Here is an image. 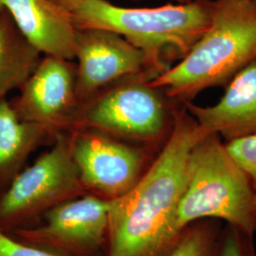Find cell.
<instances>
[{"label": "cell", "mask_w": 256, "mask_h": 256, "mask_svg": "<svg viewBox=\"0 0 256 256\" xmlns=\"http://www.w3.org/2000/svg\"><path fill=\"white\" fill-rule=\"evenodd\" d=\"M254 1H256V0H254Z\"/></svg>", "instance_id": "20"}, {"label": "cell", "mask_w": 256, "mask_h": 256, "mask_svg": "<svg viewBox=\"0 0 256 256\" xmlns=\"http://www.w3.org/2000/svg\"><path fill=\"white\" fill-rule=\"evenodd\" d=\"M184 106L205 131L220 135L225 142L256 135V58L230 81L216 104L200 106L188 102Z\"/></svg>", "instance_id": "11"}, {"label": "cell", "mask_w": 256, "mask_h": 256, "mask_svg": "<svg viewBox=\"0 0 256 256\" xmlns=\"http://www.w3.org/2000/svg\"><path fill=\"white\" fill-rule=\"evenodd\" d=\"M52 1L54 2L55 4L61 6L62 8H64V9L72 12L84 0H52ZM176 1L178 2V3H187V2H190L192 0H176Z\"/></svg>", "instance_id": "19"}, {"label": "cell", "mask_w": 256, "mask_h": 256, "mask_svg": "<svg viewBox=\"0 0 256 256\" xmlns=\"http://www.w3.org/2000/svg\"><path fill=\"white\" fill-rule=\"evenodd\" d=\"M0 256H55L0 230Z\"/></svg>", "instance_id": "18"}, {"label": "cell", "mask_w": 256, "mask_h": 256, "mask_svg": "<svg viewBox=\"0 0 256 256\" xmlns=\"http://www.w3.org/2000/svg\"><path fill=\"white\" fill-rule=\"evenodd\" d=\"M84 194L66 133L60 132L50 150L25 167L0 194V230L10 234L34 225L46 212Z\"/></svg>", "instance_id": "6"}, {"label": "cell", "mask_w": 256, "mask_h": 256, "mask_svg": "<svg viewBox=\"0 0 256 256\" xmlns=\"http://www.w3.org/2000/svg\"><path fill=\"white\" fill-rule=\"evenodd\" d=\"M223 222L198 220L183 230L167 256H220Z\"/></svg>", "instance_id": "15"}, {"label": "cell", "mask_w": 256, "mask_h": 256, "mask_svg": "<svg viewBox=\"0 0 256 256\" xmlns=\"http://www.w3.org/2000/svg\"><path fill=\"white\" fill-rule=\"evenodd\" d=\"M212 0L155 8H124L108 0H84L72 12L77 28L111 30L140 48L160 76L191 50L210 26Z\"/></svg>", "instance_id": "3"}, {"label": "cell", "mask_w": 256, "mask_h": 256, "mask_svg": "<svg viewBox=\"0 0 256 256\" xmlns=\"http://www.w3.org/2000/svg\"><path fill=\"white\" fill-rule=\"evenodd\" d=\"M220 256H256L254 236L224 224Z\"/></svg>", "instance_id": "17"}, {"label": "cell", "mask_w": 256, "mask_h": 256, "mask_svg": "<svg viewBox=\"0 0 256 256\" xmlns=\"http://www.w3.org/2000/svg\"><path fill=\"white\" fill-rule=\"evenodd\" d=\"M28 41L46 56L75 58L78 28L72 12L52 0H0Z\"/></svg>", "instance_id": "12"}, {"label": "cell", "mask_w": 256, "mask_h": 256, "mask_svg": "<svg viewBox=\"0 0 256 256\" xmlns=\"http://www.w3.org/2000/svg\"><path fill=\"white\" fill-rule=\"evenodd\" d=\"M41 54L20 32L9 12L0 10V99L22 86L36 68Z\"/></svg>", "instance_id": "14"}, {"label": "cell", "mask_w": 256, "mask_h": 256, "mask_svg": "<svg viewBox=\"0 0 256 256\" xmlns=\"http://www.w3.org/2000/svg\"><path fill=\"white\" fill-rule=\"evenodd\" d=\"M110 202L84 194L46 212L10 234L55 256H106Z\"/></svg>", "instance_id": "8"}, {"label": "cell", "mask_w": 256, "mask_h": 256, "mask_svg": "<svg viewBox=\"0 0 256 256\" xmlns=\"http://www.w3.org/2000/svg\"><path fill=\"white\" fill-rule=\"evenodd\" d=\"M256 58V1L212 0L205 34L188 54L150 84L184 104L207 88L226 86Z\"/></svg>", "instance_id": "2"}, {"label": "cell", "mask_w": 256, "mask_h": 256, "mask_svg": "<svg viewBox=\"0 0 256 256\" xmlns=\"http://www.w3.org/2000/svg\"><path fill=\"white\" fill-rule=\"evenodd\" d=\"M209 132L185 108L174 111L164 146L137 184L110 202L106 256H167L182 230L178 210L186 187L192 147Z\"/></svg>", "instance_id": "1"}, {"label": "cell", "mask_w": 256, "mask_h": 256, "mask_svg": "<svg viewBox=\"0 0 256 256\" xmlns=\"http://www.w3.org/2000/svg\"><path fill=\"white\" fill-rule=\"evenodd\" d=\"M77 98L79 102L128 76L148 72L144 54L118 34L78 28L76 36Z\"/></svg>", "instance_id": "10"}, {"label": "cell", "mask_w": 256, "mask_h": 256, "mask_svg": "<svg viewBox=\"0 0 256 256\" xmlns=\"http://www.w3.org/2000/svg\"><path fill=\"white\" fill-rule=\"evenodd\" d=\"M225 144L230 155L252 183L256 205V135L239 138Z\"/></svg>", "instance_id": "16"}, {"label": "cell", "mask_w": 256, "mask_h": 256, "mask_svg": "<svg viewBox=\"0 0 256 256\" xmlns=\"http://www.w3.org/2000/svg\"><path fill=\"white\" fill-rule=\"evenodd\" d=\"M57 132L45 126L21 120L7 98L0 99V194L25 168L39 147L52 146Z\"/></svg>", "instance_id": "13"}, {"label": "cell", "mask_w": 256, "mask_h": 256, "mask_svg": "<svg viewBox=\"0 0 256 256\" xmlns=\"http://www.w3.org/2000/svg\"><path fill=\"white\" fill-rule=\"evenodd\" d=\"M202 220H220L248 236L256 234L252 183L216 133L206 134L192 147L176 224L183 230Z\"/></svg>", "instance_id": "4"}, {"label": "cell", "mask_w": 256, "mask_h": 256, "mask_svg": "<svg viewBox=\"0 0 256 256\" xmlns=\"http://www.w3.org/2000/svg\"><path fill=\"white\" fill-rule=\"evenodd\" d=\"M66 133L86 192L106 202L129 192L158 153L90 128Z\"/></svg>", "instance_id": "7"}, {"label": "cell", "mask_w": 256, "mask_h": 256, "mask_svg": "<svg viewBox=\"0 0 256 256\" xmlns=\"http://www.w3.org/2000/svg\"><path fill=\"white\" fill-rule=\"evenodd\" d=\"M76 86V63L45 55L10 104L21 120L64 132L79 104Z\"/></svg>", "instance_id": "9"}, {"label": "cell", "mask_w": 256, "mask_h": 256, "mask_svg": "<svg viewBox=\"0 0 256 256\" xmlns=\"http://www.w3.org/2000/svg\"><path fill=\"white\" fill-rule=\"evenodd\" d=\"M148 72L124 78L78 104L64 132L90 128L158 152L173 129L176 108L170 99L150 82Z\"/></svg>", "instance_id": "5"}]
</instances>
